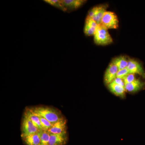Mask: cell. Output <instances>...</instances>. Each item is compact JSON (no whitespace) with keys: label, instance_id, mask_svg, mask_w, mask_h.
<instances>
[{"label":"cell","instance_id":"19","mask_svg":"<svg viewBox=\"0 0 145 145\" xmlns=\"http://www.w3.org/2000/svg\"><path fill=\"white\" fill-rule=\"evenodd\" d=\"M39 116L40 121L41 123L42 127L43 128L44 130L47 131L51 127L52 125L51 123L48 121L47 119L44 118V117H42L40 115L37 114Z\"/></svg>","mask_w":145,"mask_h":145},{"label":"cell","instance_id":"10","mask_svg":"<svg viewBox=\"0 0 145 145\" xmlns=\"http://www.w3.org/2000/svg\"><path fill=\"white\" fill-rule=\"evenodd\" d=\"M145 86V82L137 79L132 82L125 84V88L127 92L135 93L141 90Z\"/></svg>","mask_w":145,"mask_h":145},{"label":"cell","instance_id":"4","mask_svg":"<svg viewBox=\"0 0 145 145\" xmlns=\"http://www.w3.org/2000/svg\"><path fill=\"white\" fill-rule=\"evenodd\" d=\"M21 137L30 134L38 133L40 131L33 124L28 117L24 113L22 123Z\"/></svg>","mask_w":145,"mask_h":145},{"label":"cell","instance_id":"20","mask_svg":"<svg viewBox=\"0 0 145 145\" xmlns=\"http://www.w3.org/2000/svg\"><path fill=\"white\" fill-rule=\"evenodd\" d=\"M136 79H137L135 77V74L130 73L125 76L123 79V80L125 84H129V83L132 82L133 81L135 80Z\"/></svg>","mask_w":145,"mask_h":145},{"label":"cell","instance_id":"11","mask_svg":"<svg viewBox=\"0 0 145 145\" xmlns=\"http://www.w3.org/2000/svg\"><path fill=\"white\" fill-rule=\"evenodd\" d=\"M98 25L92 19L86 18L84 32L87 36H93Z\"/></svg>","mask_w":145,"mask_h":145},{"label":"cell","instance_id":"6","mask_svg":"<svg viewBox=\"0 0 145 145\" xmlns=\"http://www.w3.org/2000/svg\"><path fill=\"white\" fill-rule=\"evenodd\" d=\"M66 119L64 117L52 125L48 132L52 134H62L67 133Z\"/></svg>","mask_w":145,"mask_h":145},{"label":"cell","instance_id":"12","mask_svg":"<svg viewBox=\"0 0 145 145\" xmlns=\"http://www.w3.org/2000/svg\"><path fill=\"white\" fill-rule=\"evenodd\" d=\"M40 132L22 137L25 145H40Z\"/></svg>","mask_w":145,"mask_h":145},{"label":"cell","instance_id":"1","mask_svg":"<svg viewBox=\"0 0 145 145\" xmlns=\"http://www.w3.org/2000/svg\"><path fill=\"white\" fill-rule=\"evenodd\" d=\"M29 108L34 113L44 117L52 124H54L64 117L59 110L50 107L41 106L33 107Z\"/></svg>","mask_w":145,"mask_h":145},{"label":"cell","instance_id":"5","mask_svg":"<svg viewBox=\"0 0 145 145\" xmlns=\"http://www.w3.org/2000/svg\"><path fill=\"white\" fill-rule=\"evenodd\" d=\"M119 69L117 67L112 63L109 65L104 75V82L106 85L112 82L117 78V75Z\"/></svg>","mask_w":145,"mask_h":145},{"label":"cell","instance_id":"22","mask_svg":"<svg viewBox=\"0 0 145 145\" xmlns=\"http://www.w3.org/2000/svg\"><path fill=\"white\" fill-rule=\"evenodd\" d=\"M112 82L117 85H119L125 87V83L123 79L120 78H116Z\"/></svg>","mask_w":145,"mask_h":145},{"label":"cell","instance_id":"3","mask_svg":"<svg viewBox=\"0 0 145 145\" xmlns=\"http://www.w3.org/2000/svg\"><path fill=\"white\" fill-rule=\"evenodd\" d=\"M101 24L108 29H116L119 27V21L115 13L106 11L102 18Z\"/></svg>","mask_w":145,"mask_h":145},{"label":"cell","instance_id":"13","mask_svg":"<svg viewBox=\"0 0 145 145\" xmlns=\"http://www.w3.org/2000/svg\"><path fill=\"white\" fill-rule=\"evenodd\" d=\"M24 113L28 117L34 125L38 129L40 130V131H44L42 127L39 116L31 111L30 108H27L25 109Z\"/></svg>","mask_w":145,"mask_h":145},{"label":"cell","instance_id":"7","mask_svg":"<svg viewBox=\"0 0 145 145\" xmlns=\"http://www.w3.org/2000/svg\"><path fill=\"white\" fill-rule=\"evenodd\" d=\"M127 68L130 73L137 74L145 78V72L142 65L136 60L129 59Z\"/></svg>","mask_w":145,"mask_h":145},{"label":"cell","instance_id":"15","mask_svg":"<svg viewBox=\"0 0 145 145\" xmlns=\"http://www.w3.org/2000/svg\"><path fill=\"white\" fill-rule=\"evenodd\" d=\"M107 8L106 5H101L96 7V10L94 16L92 19L99 25L101 23V20L104 16V14L106 11Z\"/></svg>","mask_w":145,"mask_h":145},{"label":"cell","instance_id":"14","mask_svg":"<svg viewBox=\"0 0 145 145\" xmlns=\"http://www.w3.org/2000/svg\"><path fill=\"white\" fill-rule=\"evenodd\" d=\"M107 86L109 90L114 95L121 98L125 97L126 91L124 87L117 85L113 82Z\"/></svg>","mask_w":145,"mask_h":145},{"label":"cell","instance_id":"8","mask_svg":"<svg viewBox=\"0 0 145 145\" xmlns=\"http://www.w3.org/2000/svg\"><path fill=\"white\" fill-rule=\"evenodd\" d=\"M85 0H62L66 12H69L76 10L85 3Z\"/></svg>","mask_w":145,"mask_h":145},{"label":"cell","instance_id":"16","mask_svg":"<svg viewBox=\"0 0 145 145\" xmlns=\"http://www.w3.org/2000/svg\"><path fill=\"white\" fill-rule=\"evenodd\" d=\"M128 61L125 56H121L114 58L112 63L115 65L119 70L127 68Z\"/></svg>","mask_w":145,"mask_h":145},{"label":"cell","instance_id":"21","mask_svg":"<svg viewBox=\"0 0 145 145\" xmlns=\"http://www.w3.org/2000/svg\"><path fill=\"white\" fill-rule=\"evenodd\" d=\"M130 72L127 68L118 71L117 73V78L123 79L127 75L130 74Z\"/></svg>","mask_w":145,"mask_h":145},{"label":"cell","instance_id":"17","mask_svg":"<svg viewBox=\"0 0 145 145\" xmlns=\"http://www.w3.org/2000/svg\"><path fill=\"white\" fill-rule=\"evenodd\" d=\"M40 138V145H48L50 134L46 131H42L39 133Z\"/></svg>","mask_w":145,"mask_h":145},{"label":"cell","instance_id":"9","mask_svg":"<svg viewBox=\"0 0 145 145\" xmlns=\"http://www.w3.org/2000/svg\"><path fill=\"white\" fill-rule=\"evenodd\" d=\"M50 138L48 145H65L67 143V133L52 134L50 133Z\"/></svg>","mask_w":145,"mask_h":145},{"label":"cell","instance_id":"18","mask_svg":"<svg viewBox=\"0 0 145 145\" xmlns=\"http://www.w3.org/2000/svg\"><path fill=\"white\" fill-rule=\"evenodd\" d=\"M44 1L56 8H59L64 12H66L64 7L63 5L62 1L61 0H45Z\"/></svg>","mask_w":145,"mask_h":145},{"label":"cell","instance_id":"2","mask_svg":"<svg viewBox=\"0 0 145 145\" xmlns=\"http://www.w3.org/2000/svg\"><path fill=\"white\" fill-rule=\"evenodd\" d=\"M93 36L94 42L99 45H107L113 42L108 29L101 24L98 25Z\"/></svg>","mask_w":145,"mask_h":145}]
</instances>
